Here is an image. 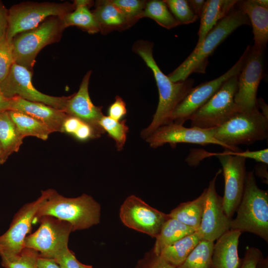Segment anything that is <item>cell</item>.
Returning a JSON list of instances; mask_svg holds the SVG:
<instances>
[{
  "label": "cell",
  "instance_id": "1",
  "mask_svg": "<svg viewBox=\"0 0 268 268\" xmlns=\"http://www.w3.org/2000/svg\"><path fill=\"white\" fill-rule=\"evenodd\" d=\"M149 67L154 76L159 93V102L150 124L141 133L146 138L161 126L172 123V113L179 103L193 87L195 81L188 78L185 80L173 82L160 69L152 54V43L140 40L133 48Z\"/></svg>",
  "mask_w": 268,
  "mask_h": 268
},
{
  "label": "cell",
  "instance_id": "2",
  "mask_svg": "<svg viewBox=\"0 0 268 268\" xmlns=\"http://www.w3.org/2000/svg\"><path fill=\"white\" fill-rule=\"evenodd\" d=\"M247 15L238 8H233L207 34L201 43L167 76L173 82L184 81L193 73H205L209 57L233 31L244 25H249Z\"/></svg>",
  "mask_w": 268,
  "mask_h": 268
},
{
  "label": "cell",
  "instance_id": "3",
  "mask_svg": "<svg viewBox=\"0 0 268 268\" xmlns=\"http://www.w3.org/2000/svg\"><path fill=\"white\" fill-rule=\"evenodd\" d=\"M100 205L91 196L83 194L67 198L52 189L48 199L41 205L35 219L50 215L69 223L73 231L88 228L100 221Z\"/></svg>",
  "mask_w": 268,
  "mask_h": 268
},
{
  "label": "cell",
  "instance_id": "4",
  "mask_svg": "<svg viewBox=\"0 0 268 268\" xmlns=\"http://www.w3.org/2000/svg\"><path fill=\"white\" fill-rule=\"evenodd\" d=\"M230 229L255 234L268 242V193L257 185L253 171L247 173L243 195Z\"/></svg>",
  "mask_w": 268,
  "mask_h": 268
},
{
  "label": "cell",
  "instance_id": "5",
  "mask_svg": "<svg viewBox=\"0 0 268 268\" xmlns=\"http://www.w3.org/2000/svg\"><path fill=\"white\" fill-rule=\"evenodd\" d=\"M214 138L233 152L242 151L239 144L251 145L268 137V119L256 108L239 111L218 127L211 129Z\"/></svg>",
  "mask_w": 268,
  "mask_h": 268
},
{
  "label": "cell",
  "instance_id": "6",
  "mask_svg": "<svg viewBox=\"0 0 268 268\" xmlns=\"http://www.w3.org/2000/svg\"><path fill=\"white\" fill-rule=\"evenodd\" d=\"M65 28L62 18L51 16L34 28L15 35L11 41L14 63L33 72L40 51L49 44L58 42Z\"/></svg>",
  "mask_w": 268,
  "mask_h": 268
},
{
  "label": "cell",
  "instance_id": "7",
  "mask_svg": "<svg viewBox=\"0 0 268 268\" xmlns=\"http://www.w3.org/2000/svg\"><path fill=\"white\" fill-rule=\"evenodd\" d=\"M75 9L73 3L25 1L12 5L8 10L7 39L11 41L18 33L38 26L51 16L63 18Z\"/></svg>",
  "mask_w": 268,
  "mask_h": 268
},
{
  "label": "cell",
  "instance_id": "8",
  "mask_svg": "<svg viewBox=\"0 0 268 268\" xmlns=\"http://www.w3.org/2000/svg\"><path fill=\"white\" fill-rule=\"evenodd\" d=\"M237 75L227 80L214 95L191 117V127L209 129L219 127L241 111L234 102Z\"/></svg>",
  "mask_w": 268,
  "mask_h": 268
},
{
  "label": "cell",
  "instance_id": "9",
  "mask_svg": "<svg viewBox=\"0 0 268 268\" xmlns=\"http://www.w3.org/2000/svg\"><path fill=\"white\" fill-rule=\"evenodd\" d=\"M264 52L250 46L244 52L234 96V102L241 111L251 112L257 108V91L264 73Z\"/></svg>",
  "mask_w": 268,
  "mask_h": 268
},
{
  "label": "cell",
  "instance_id": "10",
  "mask_svg": "<svg viewBox=\"0 0 268 268\" xmlns=\"http://www.w3.org/2000/svg\"><path fill=\"white\" fill-rule=\"evenodd\" d=\"M37 220L40 226L35 232L26 237L24 248L36 251L42 257L53 259L68 246L72 227L68 222L50 215L40 217Z\"/></svg>",
  "mask_w": 268,
  "mask_h": 268
},
{
  "label": "cell",
  "instance_id": "11",
  "mask_svg": "<svg viewBox=\"0 0 268 268\" xmlns=\"http://www.w3.org/2000/svg\"><path fill=\"white\" fill-rule=\"evenodd\" d=\"M32 74L25 67L14 63L7 76L0 83L1 93L8 99L18 97L63 111L69 96L55 97L40 92L32 83Z\"/></svg>",
  "mask_w": 268,
  "mask_h": 268
},
{
  "label": "cell",
  "instance_id": "12",
  "mask_svg": "<svg viewBox=\"0 0 268 268\" xmlns=\"http://www.w3.org/2000/svg\"><path fill=\"white\" fill-rule=\"evenodd\" d=\"M243 53L238 61L226 72L213 80L193 87L175 108L171 117L172 123L182 125L203 106L230 77L239 73L244 59Z\"/></svg>",
  "mask_w": 268,
  "mask_h": 268
},
{
  "label": "cell",
  "instance_id": "13",
  "mask_svg": "<svg viewBox=\"0 0 268 268\" xmlns=\"http://www.w3.org/2000/svg\"><path fill=\"white\" fill-rule=\"evenodd\" d=\"M209 155L216 156L221 164L224 178L222 206L226 215L232 218L243 195L247 175L246 159L228 154L225 150L221 153H209Z\"/></svg>",
  "mask_w": 268,
  "mask_h": 268
},
{
  "label": "cell",
  "instance_id": "14",
  "mask_svg": "<svg viewBox=\"0 0 268 268\" xmlns=\"http://www.w3.org/2000/svg\"><path fill=\"white\" fill-rule=\"evenodd\" d=\"M52 190L42 191L36 200L24 204L15 213L9 228L0 235V252L17 254L24 248V240L31 231L35 215L49 198Z\"/></svg>",
  "mask_w": 268,
  "mask_h": 268
},
{
  "label": "cell",
  "instance_id": "15",
  "mask_svg": "<svg viewBox=\"0 0 268 268\" xmlns=\"http://www.w3.org/2000/svg\"><path fill=\"white\" fill-rule=\"evenodd\" d=\"M120 217L126 226L155 238L169 217L134 195L128 197L121 205Z\"/></svg>",
  "mask_w": 268,
  "mask_h": 268
},
{
  "label": "cell",
  "instance_id": "16",
  "mask_svg": "<svg viewBox=\"0 0 268 268\" xmlns=\"http://www.w3.org/2000/svg\"><path fill=\"white\" fill-rule=\"evenodd\" d=\"M219 169L206 188L203 211L199 228L197 231L202 240L214 242L219 237L230 229L232 218L225 214L222 203V197L215 189V182L221 172Z\"/></svg>",
  "mask_w": 268,
  "mask_h": 268
},
{
  "label": "cell",
  "instance_id": "17",
  "mask_svg": "<svg viewBox=\"0 0 268 268\" xmlns=\"http://www.w3.org/2000/svg\"><path fill=\"white\" fill-rule=\"evenodd\" d=\"M146 141L152 148H157L165 143H169L172 147L175 148L177 143H188L203 146L217 144L227 150L226 146L214 138L211 129L186 128L182 125L173 123L158 128L146 138Z\"/></svg>",
  "mask_w": 268,
  "mask_h": 268
},
{
  "label": "cell",
  "instance_id": "18",
  "mask_svg": "<svg viewBox=\"0 0 268 268\" xmlns=\"http://www.w3.org/2000/svg\"><path fill=\"white\" fill-rule=\"evenodd\" d=\"M91 74V71L89 70L84 76L78 91L69 96L63 111L68 116L77 118L89 124L103 134L105 132L99 125V121L104 116L102 107L93 104L88 92Z\"/></svg>",
  "mask_w": 268,
  "mask_h": 268
},
{
  "label": "cell",
  "instance_id": "19",
  "mask_svg": "<svg viewBox=\"0 0 268 268\" xmlns=\"http://www.w3.org/2000/svg\"><path fill=\"white\" fill-rule=\"evenodd\" d=\"M25 113L45 124L51 133H63V124L68 116L63 111L44 103L28 101L16 97L9 99L8 111Z\"/></svg>",
  "mask_w": 268,
  "mask_h": 268
},
{
  "label": "cell",
  "instance_id": "20",
  "mask_svg": "<svg viewBox=\"0 0 268 268\" xmlns=\"http://www.w3.org/2000/svg\"><path fill=\"white\" fill-rule=\"evenodd\" d=\"M242 232L230 229L214 243L211 268H239L242 260L238 255L239 240Z\"/></svg>",
  "mask_w": 268,
  "mask_h": 268
},
{
  "label": "cell",
  "instance_id": "21",
  "mask_svg": "<svg viewBox=\"0 0 268 268\" xmlns=\"http://www.w3.org/2000/svg\"><path fill=\"white\" fill-rule=\"evenodd\" d=\"M236 5L247 15L252 26L253 46L264 51L268 42V8L258 5L254 0H239Z\"/></svg>",
  "mask_w": 268,
  "mask_h": 268
},
{
  "label": "cell",
  "instance_id": "22",
  "mask_svg": "<svg viewBox=\"0 0 268 268\" xmlns=\"http://www.w3.org/2000/svg\"><path fill=\"white\" fill-rule=\"evenodd\" d=\"M237 0H208L205 1L200 17V26L198 40L195 47H199L210 30L226 17L236 5Z\"/></svg>",
  "mask_w": 268,
  "mask_h": 268
},
{
  "label": "cell",
  "instance_id": "23",
  "mask_svg": "<svg viewBox=\"0 0 268 268\" xmlns=\"http://www.w3.org/2000/svg\"><path fill=\"white\" fill-rule=\"evenodd\" d=\"M92 12L102 34L125 30L132 26L111 0L96 1Z\"/></svg>",
  "mask_w": 268,
  "mask_h": 268
},
{
  "label": "cell",
  "instance_id": "24",
  "mask_svg": "<svg viewBox=\"0 0 268 268\" xmlns=\"http://www.w3.org/2000/svg\"><path fill=\"white\" fill-rule=\"evenodd\" d=\"M75 9L63 18L65 28L75 26L89 34L100 32L99 26L89 7L93 1L89 0H75L73 2Z\"/></svg>",
  "mask_w": 268,
  "mask_h": 268
},
{
  "label": "cell",
  "instance_id": "25",
  "mask_svg": "<svg viewBox=\"0 0 268 268\" xmlns=\"http://www.w3.org/2000/svg\"><path fill=\"white\" fill-rule=\"evenodd\" d=\"M206 189L197 198L181 203L171 211L168 216L175 219L195 231L201 224L205 203Z\"/></svg>",
  "mask_w": 268,
  "mask_h": 268
},
{
  "label": "cell",
  "instance_id": "26",
  "mask_svg": "<svg viewBox=\"0 0 268 268\" xmlns=\"http://www.w3.org/2000/svg\"><path fill=\"white\" fill-rule=\"evenodd\" d=\"M201 240L198 232L196 231L164 248L159 256L170 264L177 267L185 261Z\"/></svg>",
  "mask_w": 268,
  "mask_h": 268
},
{
  "label": "cell",
  "instance_id": "27",
  "mask_svg": "<svg viewBox=\"0 0 268 268\" xmlns=\"http://www.w3.org/2000/svg\"><path fill=\"white\" fill-rule=\"evenodd\" d=\"M195 231L179 221L169 217L163 223L156 237L153 253L159 256L164 248Z\"/></svg>",
  "mask_w": 268,
  "mask_h": 268
},
{
  "label": "cell",
  "instance_id": "28",
  "mask_svg": "<svg viewBox=\"0 0 268 268\" xmlns=\"http://www.w3.org/2000/svg\"><path fill=\"white\" fill-rule=\"evenodd\" d=\"M23 139L8 111L0 112V142L6 159L19 150Z\"/></svg>",
  "mask_w": 268,
  "mask_h": 268
},
{
  "label": "cell",
  "instance_id": "29",
  "mask_svg": "<svg viewBox=\"0 0 268 268\" xmlns=\"http://www.w3.org/2000/svg\"><path fill=\"white\" fill-rule=\"evenodd\" d=\"M8 112L23 138L32 136L46 140L52 133L45 124L29 115L16 111Z\"/></svg>",
  "mask_w": 268,
  "mask_h": 268
},
{
  "label": "cell",
  "instance_id": "30",
  "mask_svg": "<svg viewBox=\"0 0 268 268\" xmlns=\"http://www.w3.org/2000/svg\"><path fill=\"white\" fill-rule=\"evenodd\" d=\"M143 17L151 18L167 29L180 25L164 0H152L146 1L142 14Z\"/></svg>",
  "mask_w": 268,
  "mask_h": 268
},
{
  "label": "cell",
  "instance_id": "31",
  "mask_svg": "<svg viewBox=\"0 0 268 268\" xmlns=\"http://www.w3.org/2000/svg\"><path fill=\"white\" fill-rule=\"evenodd\" d=\"M214 242L201 240L177 268H211Z\"/></svg>",
  "mask_w": 268,
  "mask_h": 268
},
{
  "label": "cell",
  "instance_id": "32",
  "mask_svg": "<svg viewBox=\"0 0 268 268\" xmlns=\"http://www.w3.org/2000/svg\"><path fill=\"white\" fill-rule=\"evenodd\" d=\"M39 256L36 251L27 248L17 254L0 252L1 265L4 268H39L37 263Z\"/></svg>",
  "mask_w": 268,
  "mask_h": 268
},
{
  "label": "cell",
  "instance_id": "33",
  "mask_svg": "<svg viewBox=\"0 0 268 268\" xmlns=\"http://www.w3.org/2000/svg\"><path fill=\"white\" fill-rule=\"evenodd\" d=\"M99 125L103 131L115 140L117 149L122 150L129 131L126 120L116 121L104 115L99 121Z\"/></svg>",
  "mask_w": 268,
  "mask_h": 268
},
{
  "label": "cell",
  "instance_id": "34",
  "mask_svg": "<svg viewBox=\"0 0 268 268\" xmlns=\"http://www.w3.org/2000/svg\"><path fill=\"white\" fill-rule=\"evenodd\" d=\"M169 10L179 25L195 22L198 16L193 12L186 0H165Z\"/></svg>",
  "mask_w": 268,
  "mask_h": 268
},
{
  "label": "cell",
  "instance_id": "35",
  "mask_svg": "<svg viewBox=\"0 0 268 268\" xmlns=\"http://www.w3.org/2000/svg\"><path fill=\"white\" fill-rule=\"evenodd\" d=\"M123 15L133 25L140 18L144 9L146 1L141 0H111Z\"/></svg>",
  "mask_w": 268,
  "mask_h": 268
},
{
  "label": "cell",
  "instance_id": "36",
  "mask_svg": "<svg viewBox=\"0 0 268 268\" xmlns=\"http://www.w3.org/2000/svg\"><path fill=\"white\" fill-rule=\"evenodd\" d=\"M14 63L11 41L6 34L0 39V83L7 76Z\"/></svg>",
  "mask_w": 268,
  "mask_h": 268
},
{
  "label": "cell",
  "instance_id": "37",
  "mask_svg": "<svg viewBox=\"0 0 268 268\" xmlns=\"http://www.w3.org/2000/svg\"><path fill=\"white\" fill-rule=\"evenodd\" d=\"M53 260L60 268H81L80 262L74 253L68 249V246L61 250Z\"/></svg>",
  "mask_w": 268,
  "mask_h": 268
},
{
  "label": "cell",
  "instance_id": "38",
  "mask_svg": "<svg viewBox=\"0 0 268 268\" xmlns=\"http://www.w3.org/2000/svg\"><path fill=\"white\" fill-rule=\"evenodd\" d=\"M226 152L231 155H237L244 157L246 159L249 158L255 160L258 162L268 164V149L265 148L256 151H249L247 150L245 151L233 152L229 150L225 149Z\"/></svg>",
  "mask_w": 268,
  "mask_h": 268
},
{
  "label": "cell",
  "instance_id": "39",
  "mask_svg": "<svg viewBox=\"0 0 268 268\" xmlns=\"http://www.w3.org/2000/svg\"><path fill=\"white\" fill-rule=\"evenodd\" d=\"M262 257V252L258 248L247 247L239 268H256L257 263Z\"/></svg>",
  "mask_w": 268,
  "mask_h": 268
},
{
  "label": "cell",
  "instance_id": "40",
  "mask_svg": "<svg viewBox=\"0 0 268 268\" xmlns=\"http://www.w3.org/2000/svg\"><path fill=\"white\" fill-rule=\"evenodd\" d=\"M127 108L125 101L119 96H117L115 101L109 106L108 114L109 117L116 121H121L127 114Z\"/></svg>",
  "mask_w": 268,
  "mask_h": 268
},
{
  "label": "cell",
  "instance_id": "41",
  "mask_svg": "<svg viewBox=\"0 0 268 268\" xmlns=\"http://www.w3.org/2000/svg\"><path fill=\"white\" fill-rule=\"evenodd\" d=\"M136 268H177L153 253L152 257L140 262Z\"/></svg>",
  "mask_w": 268,
  "mask_h": 268
},
{
  "label": "cell",
  "instance_id": "42",
  "mask_svg": "<svg viewBox=\"0 0 268 268\" xmlns=\"http://www.w3.org/2000/svg\"><path fill=\"white\" fill-rule=\"evenodd\" d=\"M82 122L83 121L77 118L68 116L66 119L63 124V133H66L73 136Z\"/></svg>",
  "mask_w": 268,
  "mask_h": 268
},
{
  "label": "cell",
  "instance_id": "43",
  "mask_svg": "<svg viewBox=\"0 0 268 268\" xmlns=\"http://www.w3.org/2000/svg\"><path fill=\"white\" fill-rule=\"evenodd\" d=\"M8 28V10L0 1V39L6 34Z\"/></svg>",
  "mask_w": 268,
  "mask_h": 268
},
{
  "label": "cell",
  "instance_id": "44",
  "mask_svg": "<svg viewBox=\"0 0 268 268\" xmlns=\"http://www.w3.org/2000/svg\"><path fill=\"white\" fill-rule=\"evenodd\" d=\"M189 6L193 12L200 17L205 2L204 0H187Z\"/></svg>",
  "mask_w": 268,
  "mask_h": 268
},
{
  "label": "cell",
  "instance_id": "45",
  "mask_svg": "<svg viewBox=\"0 0 268 268\" xmlns=\"http://www.w3.org/2000/svg\"><path fill=\"white\" fill-rule=\"evenodd\" d=\"M38 265L39 268H60L58 264L52 259H48L39 256Z\"/></svg>",
  "mask_w": 268,
  "mask_h": 268
},
{
  "label": "cell",
  "instance_id": "46",
  "mask_svg": "<svg viewBox=\"0 0 268 268\" xmlns=\"http://www.w3.org/2000/svg\"><path fill=\"white\" fill-rule=\"evenodd\" d=\"M268 164L261 163L255 167L256 174L268 183Z\"/></svg>",
  "mask_w": 268,
  "mask_h": 268
},
{
  "label": "cell",
  "instance_id": "47",
  "mask_svg": "<svg viewBox=\"0 0 268 268\" xmlns=\"http://www.w3.org/2000/svg\"><path fill=\"white\" fill-rule=\"evenodd\" d=\"M257 106L258 108L262 110L261 113L267 119H268V106L262 98H257Z\"/></svg>",
  "mask_w": 268,
  "mask_h": 268
},
{
  "label": "cell",
  "instance_id": "48",
  "mask_svg": "<svg viewBox=\"0 0 268 268\" xmlns=\"http://www.w3.org/2000/svg\"><path fill=\"white\" fill-rule=\"evenodd\" d=\"M9 99L6 98L0 90V112L8 111Z\"/></svg>",
  "mask_w": 268,
  "mask_h": 268
},
{
  "label": "cell",
  "instance_id": "49",
  "mask_svg": "<svg viewBox=\"0 0 268 268\" xmlns=\"http://www.w3.org/2000/svg\"><path fill=\"white\" fill-rule=\"evenodd\" d=\"M256 268H268V258H264L263 256L257 263Z\"/></svg>",
  "mask_w": 268,
  "mask_h": 268
},
{
  "label": "cell",
  "instance_id": "50",
  "mask_svg": "<svg viewBox=\"0 0 268 268\" xmlns=\"http://www.w3.org/2000/svg\"><path fill=\"white\" fill-rule=\"evenodd\" d=\"M255 2L258 5L268 8V0H254Z\"/></svg>",
  "mask_w": 268,
  "mask_h": 268
},
{
  "label": "cell",
  "instance_id": "51",
  "mask_svg": "<svg viewBox=\"0 0 268 268\" xmlns=\"http://www.w3.org/2000/svg\"><path fill=\"white\" fill-rule=\"evenodd\" d=\"M6 160L7 159L5 158L3 152L0 142V165L3 164L6 161Z\"/></svg>",
  "mask_w": 268,
  "mask_h": 268
},
{
  "label": "cell",
  "instance_id": "52",
  "mask_svg": "<svg viewBox=\"0 0 268 268\" xmlns=\"http://www.w3.org/2000/svg\"><path fill=\"white\" fill-rule=\"evenodd\" d=\"M80 266L81 268H93L91 266L83 264L80 262Z\"/></svg>",
  "mask_w": 268,
  "mask_h": 268
}]
</instances>
